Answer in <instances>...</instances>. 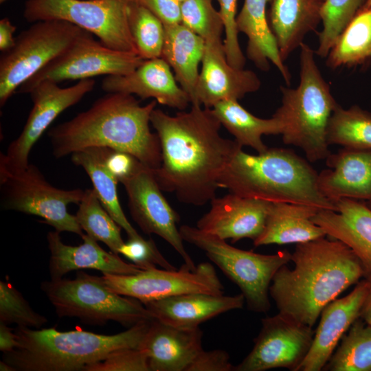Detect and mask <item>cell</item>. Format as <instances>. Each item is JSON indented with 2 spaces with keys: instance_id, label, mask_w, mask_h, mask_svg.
Returning a JSON list of instances; mask_svg holds the SVG:
<instances>
[{
  "instance_id": "6da1fadb",
  "label": "cell",
  "mask_w": 371,
  "mask_h": 371,
  "mask_svg": "<svg viewBox=\"0 0 371 371\" xmlns=\"http://www.w3.org/2000/svg\"><path fill=\"white\" fill-rule=\"evenodd\" d=\"M150 124L158 135L161 164L153 170L162 191L181 203L203 205L216 196L218 179L235 153L243 148L224 138L212 108L191 104L170 115L155 109Z\"/></svg>"
},
{
  "instance_id": "7a4b0ae2",
  "label": "cell",
  "mask_w": 371,
  "mask_h": 371,
  "mask_svg": "<svg viewBox=\"0 0 371 371\" xmlns=\"http://www.w3.org/2000/svg\"><path fill=\"white\" fill-rule=\"evenodd\" d=\"M293 267H281L269 295L279 313L313 327L323 308L364 277L361 263L344 243L325 237L296 244Z\"/></svg>"
},
{
  "instance_id": "3957f363",
  "label": "cell",
  "mask_w": 371,
  "mask_h": 371,
  "mask_svg": "<svg viewBox=\"0 0 371 371\" xmlns=\"http://www.w3.org/2000/svg\"><path fill=\"white\" fill-rule=\"evenodd\" d=\"M157 102L142 106L133 95L107 93L89 109L48 131L52 155L60 159L91 146L131 154L146 166L161 164L159 139L150 128Z\"/></svg>"
},
{
  "instance_id": "277c9868",
  "label": "cell",
  "mask_w": 371,
  "mask_h": 371,
  "mask_svg": "<svg viewBox=\"0 0 371 371\" xmlns=\"http://www.w3.org/2000/svg\"><path fill=\"white\" fill-rule=\"evenodd\" d=\"M317 175L292 150L268 148L255 155L240 148L222 172L218 185L245 197L336 211L335 204L319 190Z\"/></svg>"
},
{
  "instance_id": "5b68a950",
  "label": "cell",
  "mask_w": 371,
  "mask_h": 371,
  "mask_svg": "<svg viewBox=\"0 0 371 371\" xmlns=\"http://www.w3.org/2000/svg\"><path fill=\"white\" fill-rule=\"evenodd\" d=\"M151 321L114 335L17 326L14 331L18 346L3 353V360L14 371H85L115 350L139 348Z\"/></svg>"
},
{
  "instance_id": "8992f818",
  "label": "cell",
  "mask_w": 371,
  "mask_h": 371,
  "mask_svg": "<svg viewBox=\"0 0 371 371\" xmlns=\"http://www.w3.org/2000/svg\"><path fill=\"white\" fill-rule=\"evenodd\" d=\"M300 47L299 85L280 87L282 104L273 116L282 124L283 142L300 148L307 160L315 162L331 153L327 131L338 104L316 64L315 52L304 43Z\"/></svg>"
},
{
  "instance_id": "52a82bcc",
  "label": "cell",
  "mask_w": 371,
  "mask_h": 371,
  "mask_svg": "<svg viewBox=\"0 0 371 371\" xmlns=\"http://www.w3.org/2000/svg\"><path fill=\"white\" fill-rule=\"evenodd\" d=\"M41 289L59 317H76L89 325L113 321L128 327L153 319L144 304L112 291L101 277L83 271L72 280L43 281Z\"/></svg>"
},
{
  "instance_id": "ba28073f",
  "label": "cell",
  "mask_w": 371,
  "mask_h": 371,
  "mask_svg": "<svg viewBox=\"0 0 371 371\" xmlns=\"http://www.w3.org/2000/svg\"><path fill=\"white\" fill-rule=\"evenodd\" d=\"M184 241L202 250L241 291L249 310L267 313L271 308L269 287L278 270L287 265L291 253L261 254L234 247L225 240L188 225L179 227Z\"/></svg>"
},
{
  "instance_id": "9c48e42d",
  "label": "cell",
  "mask_w": 371,
  "mask_h": 371,
  "mask_svg": "<svg viewBox=\"0 0 371 371\" xmlns=\"http://www.w3.org/2000/svg\"><path fill=\"white\" fill-rule=\"evenodd\" d=\"M86 31L63 20L40 21L22 31L0 58V106L25 81L65 52Z\"/></svg>"
},
{
  "instance_id": "30bf717a",
  "label": "cell",
  "mask_w": 371,
  "mask_h": 371,
  "mask_svg": "<svg viewBox=\"0 0 371 371\" xmlns=\"http://www.w3.org/2000/svg\"><path fill=\"white\" fill-rule=\"evenodd\" d=\"M0 191L2 209L39 216L60 233L84 234L76 216L68 212L67 207L72 203L78 205L85 190L54 187L37 166L29 164L17 172L0 170Z\"/></svg>"
},
{
  "instance_id": "8fae6325",
  "label": "cell",
  "mask_w": 371,
  "mask_h": 371,
  "mask_svg": "<svg viewBox=\"0 0 371 371\" xmlns=\"http://www.w3.org/2000/svg\"><path fill=\"white\" fill-rule=\"evenodd\" d=\"M131 1L27 0L23 16L30 23L52 19L65 21L96 36L109 48L137 54L128 23Z\"/></svg>"
},
{
  "instance_id": "7c38bea8",
  "label": "cell",
  "mask_w": 371,
  "mask_h": 371,
  "mask_svg": "<svg viewBox=\"0 0 371 371\" xmlns=\"http://www.w3.org/2000/svg\"><path fill=\"white\" fill-rule=\"evenodd\" d=\"M144 59L137 54L115 50L97 41L87 32L69 49L23 83L17 93H28L42 81L59 83L93 76L126 75L138 67Z\"/></svg>"
},
{
  "instance_id": "4fadbf2b",
  "label": "cell",
  "mask_w": 371,
  "mask_h": 371,
  "mask_svg": "<svg viewBox=\"0 0 371 371\" xmlns=\"http://www.w3.org/2000/svg\"><path fill=\"white\" fill-rule=\"evenodd\" d=\"M101 278L112 291L144 304L186 293L224 294V286L210 262H201L194 269L183 263L179 269L155 268L131 275L102 273Z\"/></svg>"
},
{
  "instance_id": "5bb4252c",
  "label": "cell",
  "mask_w": 371,
  "mask_h": 371,
  "mask_svg": "<svg viewBox=\"0 0 371 371\" xmlns=\"http://www.w3.org/2000/svg\"><path fill=\"white\" fill-rule=\"evenodd\" d=\"M95 84L93 79L87 78L62 88L46 80L32 88L28 93L32 109L20 135L8 145L5 153H0V170L14 172L25 168L34 145L44 132L62 112L91 92Z\"/></svg>"
},
{
  "instance_id": "9a60e30c",
  "label": "cell",
  "mask_w": 371,
  "mask_h": 371,
  "mask_svg": "<svg viewBox=\"0 0 371 371\" xmlns=\"http://www.w3.org/2000/svg\"><path fill=\"white\" fill-rule=\"evenodd\" d=\"M250 352L234 371H265L286 368L296 371L311 347L315 330L278 313L261 321Z\"/></svg>"
},
{
  "instance_id": "2e32d148",
  "label": "cell",
  "mask_w": 371,
  "mask_h": 371,
  "mask_svg": "<svg viewBox=\"0 0 371 371\" xmlns=\"http://www.w3.org/2000/svg\"><path fill=\"white\" fill-rule=\"evenodd\" d=\"M128 198L131 217L142 231L166 241L190 269L196 267L183 245L178 214L164 197L153 170L139 163L135 172L121 182Z\"/></svg>"
},
{
  "instance_id": "e0dca14e",
  "label": "cell",
  "mask_w": 371,
  "mask_h": 371,
  "mask_svg": "<svg viewBox=\"0 0 371 371\" xmlns=\"http://www.w3.org/2000/svg\"><path fill=\"white\" fill-rule=\"evenodd\" d=\"M221 35L205 39L201 70L191 104L212 108L224 100H238L260 87V80L254 71L235 68L229 63Z\"/></svg>"
},
{
  "instance_id": "ac0fdd59",
  "label": "cell",
  "mask_w": 371,
  "mask_h": 371,
  "mask_svg": "<svg viewBox=\"0 0 371 371\" xmlns=\"http://www.w3.org/2000/svg\"><path fill=\"white\" fill-rule=\"evenodd\" d=\"M271 202L230 192L210 201V209L196 223L200 230L236 243L255 240L262 232Z\"/></svg>"
},
{
  "instance_id": "d6986e66",
  "label": "cell",
  "mask_w": 371,
  "mask_h": 371,
  "mask_svg": "<svg viewBox=\"0 0 371 371\" xmlns=\"http://www.w3.org/2000/svg\"><path fill=\"white\" fill-rule=\"evenodd\" d=\"M368 280L358 282L347 295L335 299L322 311L310 350L296 371H320L350 326L360 317Z\"/></svg>"
},
{
  "instance_id": "ffe728a7",
  "label": "cell",
  "mask_w": 371,
  "mask_h": 371,
  "mask_svg": "<svg viewBox=\"0 0 371 371\" xmlns=\"http://www.w3.org/2000/svg\"><path fill=\"white\" fill-rule=\"evenodd\" d=\"M170 68L161 57L144 60L128 74L107 76L102 80L101 88L106 93L153 98L161 105L183 111L190 103V98L177 84Z\"/></svg>"
},
{
  "instance_id": "44dd1931",
  "label": "cell",
  "mask_w": 371,
  "mask_h": 371,
  "mask_svg": "<svg viewBox=\"0 0 371 371\" xmlns=\"http://www.w3.org/2000/svg\"><path fill=\"white\" fill-rule=\"evenodd\" d=\"M328 169L317 175L319 190L335 203L341 199H371V149L343 147L326 159Z\"/></svg>"
},
{
  "instance_id": "7402d4cb",
  "label": "cell",
  "mask_w": 371,
  "mask_h": 371,
  "mask_svg": "<svg viewBox=\"0 0 371 371\" xmlns=\"http://www.w3.org/2000/svg\"><path fill=\"white\" fill-rule=\"evenodd\" d=\"M199 327L181 328L153 319L139 347L150 371H188L203 350Z\"/></svg>"
},
{
  "instance_id": "603a6c76",
  "label": "cell",
  "mask_w": 371,
  "mask_h": 371,
  "mask_svg": "<svg viewBox=\"0 0 371 371\" xmlns=\"http://www.w3.org/2000/svg\"><path fill=\"white\" fill-rule=\"evenodd\" d=\"M337 210H319L312 221L326 236L346 245L360 260L364 278H371V209L366 201L341 199Z\"/></svg>"
},
{
  "instance_id": "cb8c5ba5",
  "label": "cell",
  "mask_w": 371,
  "mask_h": 371,
  "mask_svg": "<svg viewBox=\"0 0 371 371\" xmlns=\"http://www.w3.org/2000/svg\"><path fill=\"white\" fill-rule=\"evenodd\" d=\"M81 238V245L72 246L63 243L60 232L55 230L47 234L51 279H60L70 271L81 269L118 275L135 274L142 271L137 265L124 262L118 254L107 252L87 234Z\"/></svg>"
},
{
  "instance_id": "d4e9b609",
  "label": "cell",
  "mask_w": 371,
  "mask_h": 371,
  "mask_svg": "<svg viewBox=\"0 0 371 371\" xmlns=\"http://www.w3.org/2000/svg\"><path fill=\"white\" fill-rule=\"evenodd\" d=\"M242 293L235 295L191 293L144 304L153 319L176 327L194 328L225 312L242 308Z\"/></svg>"
},
{
  "instance_id": "484cf974",
  "label": "cell",
  "mask_w": 371,
  "mask_h": 371,
  "mask_svg": "<svg viewBox=\"0 0 371 371\" xmlns=\"http://www.w3.org/2000/svg\"><path fill=\"white\" fill-rule=\"evenodd\" d=\"M269 27L284 62L322 22L324 0H271Z\"/></svg>"
},
{
  "instance_id": "4316f807",
  "label": "cell",
  "mask_w": 371,
  "mask_h": 371,
  "mask_svg": "<svg viewBox=\"0 0 371 371\" xmlns=\"http://www.w3.org/2000/svg\"><path fill=\"white\" fill-rule=\"evenodd\" d=\"M319 210L306 205L271 203L264 229L254 245L299 244L326 237L324 229L312 221Z\"/></svg>"
},
{
  "instance_id": "83f0119b",
  "label": "cell",
  "mask_w": 371,
  "mask_h": 371,
  "mask_svg": "<svg viewBox=\"0 0 371 371\" xmlns=\"http://www.w3.org/2000/svg\"><path fill=\"white\" fill-rule=\"evenodd\" d=\"M271 1V0H244L242 9L236 16V26L238 32L247 36V58L262 71L269 69L270 63L273 64L289 86L291 75L288 67L281 59L267 17V5Z\"/></svg>"
},
{
  "instance_id": "f1b7e54d",
  "label": "cell",
  "mask_w": 371,
  "mask_h": 371,
  "mask_svg": "<svg viewBox=\"0 0 371 371\" xmlns=\"http://www.w3.org/2000/svg\"><path fill=\"white\" fill-rule=\"evenodd\" d=\"M162 58L173 69L177 81L188 94L190 103L194 95L199 78L205 40L184 25L176 23L164 25Z\"/></svg>"
},
{
  "instance_id": "f546056e",
  "label": "cell",
  "mask_w": 371,
  "mask_h": 371,
  "mask_svg": "<svg viewBox=\"0 0 371 371\" xmlns=\"http://www.w3.org/2000/svg\"><path fill=\"white\" fill-rule=\"evenodd\" d=\"M113 150L105 146L87 147L73 153L71 159L87 172L101 203L128 237H139L122 209L117 192L118 181L107 166V159Z\"/></svg>"
},
{
  "instance_id": "4dcf8cb0",
  "label": "cell",
  "mask_w": 371,
  "mask_h": 371,
  "mask_svg": "<svg viewBox=\"0 0 371 371\" xmlns=\"http://www.w3.org/2000/svg\"><path fill=\"white\" fill-rule=\"evenodd\" d=\"M212 109L221 125L241 146H249L258 153L268 149L262 142V135H281L282 132V124L278 118L258 117L243 107L238 100H224Z\"/></svg>"
},
{
  "instance_id": "1f68e13d",
  "label": "cell",
  "mask_w": 371,
  "mask_h": 371,
  "mask_svg": "<svg viewBox=\"0 0 371 371\" xmlns=\"http://www.w3.org/2000/svg\"><path fill=\"white\" fill-rule=\"evenodd\" d=\"M328 67L371 64V8L363 6L349 22L330 50Z\"/></svg>"
},
{
  "instance_id": "d6a6232c",
  "label": "cell",
  "mask_w": 371,
  "mask_h": 371,
  "mask_svg": "<svg viewBox=\"0 0 371 371\" xmlns=\"http://www.w3.org/2000/svg\"><path fill=\"white\" fill-rule=\"evenodd\" d=\"M329 145L371 149V113L358 105L344 109L337 104L327 131Z\"/></svg>"
},
{
  "instance_id": "836d02e7",
  "label": "cell",
  "mask_w": 371,
  "mask_h": 371,
  "mask_svg": "<svg viewBox=\"0 0 371 371\" xmlns=\"http://www.w3.org/2000/svg\"><path fill=\"white\" fill-rule=\"evenodd\" d=\"M341 341L323 370L371 371V325L359 317Z\"/></svg>"
},
{
  "instance_id": "e575fe53",
  "label": "cell",
  "mask_w": 371,
  "mask_h": 371,
  "mask_svg": "<svg viewBox=\"0 0 371 371\" xmlns=\"http://www.w3.org/2000/svg\"><path fill=\"white\" fill-rule=\"evenodd\" d=\"M78 205L75 216L82 229L118 254L120 247L124 243L121 236L122 227L104 207L93 188L85 190Z\"/></svg>"
},
{
  "instance_id": "d590c367",
  "label": "cell",
  "mask_w": 371,
  "mask_h": 371,
  "mask_svg": "<svg viewBox=\"0 0 371 371\" xmlns=\"http://www.w3.org/2000/svg\"><path fill=\"white\" fill-rule=\"evenodd\" d=\"M128 23L138 55L144 60L160 58L165 34L161 21L146 7L131 0Z\"/></svg>"
},
{
  "instance_id": "8d00e7d4",
  "label": "cell",
  "mask_w": 371,
  "mask_h": 371,
  "mask_svg": "<svg viewBox=\"0 0 371 371\" xmlns=\"http://www.w3.org/2000/svg\"><path fill=\"white\" fill-rule=\"evenodd\" d=\"M367 0H324L322 10V29L315 54L326 58L339 36Z\"/></svg>"
},
{
  "instance_id": "74e56055",
  "label": "cell",
  "mask_w": 371,
  "mask_h": 371,
  "mask_svg": "<svg viewBox=\"0 0 371 371\" xmlns=\"http://www.w3.org/2000/svg\"><path fill=\"white\" fill-rule=\"evenodd\" d=\"M47 319L34 311L22 294L8 281H0V323L40 328Z\"/></svg>"
},
{
  "instance_id": "f35d334b",
  "label": "cell",
  "mask_w": 371,
  "mask_h": 371,
  "mask_svg": "<svg viewBox=\"0 0 371 371\" xmlns=\"http://www.w3.org/2000/svg\"><path fill=\"white\" fill-rule=\"evenodd\" d=\"M181 23L204 40L224 32L222 16L214 8L212 0H183L181 2Z\"/></svg>"
},
{
  "instance_id": "ab89813d",
  "label": "cell",
  "mask_w": 371,
  "mask_h": 371,
  "mask_svg": "<svg viewBox=\"0 0 371 371\" xmlns=\"http://www.w3.org/2000/svg\"><path fill=\"white\" fill-rule=\"evenodd\" d=\"M118 254H122L142 270L157 267L165 269H177L161 254L151 238L144 239L141 236L128 238L120 247Z\"/></svg>"
},
{
  "instance_id": "60d3db41",
  "label": "cell",
  "mask_w": 371,
  "mask_h": 371,
  "mask_svg": "<svg viewBox=\"0 0 371 371\" xmlns=\"http://www.w3.org/2000/svg\"><path fill=\"white\" fill-rule=\"evenodd\" d=\"M224 25L225 51L229 63L234 67L243 69L246 62L240 48L236 26L237 0H216Z\"/></svg>"
},
{
  "instance_id": "b9f144b4",
  "label": "cell",
  "mask_w": 371,
  "mask_h": 371,
  "mask_svg": "<svg viewBox=\"0 0 371 371\" xmlns=\"http://www.w3.org/2000/svg\"><path fill=\"white\" fill-rule=\"evenodd\" d=\"M85 371H150L148 359L139 348H122L104 359L87 366Z\"/></svg>"
},
{
  "instance_id": "7bdbcfd3",
  "label": "cell",
  "mask_w": 371,
  "mask_h": 371,
  "mask_svg": "<svg viewBox=\"0 0 371 371\" xmlns=\"http://www.w3.org/2000/svg\"><path fill=\"white\" fill-rule=\"evenodd\" d=\"M229 354L223 350L205 351L195 357L188 371H234Z\"/></svg>"
},
{
  "instance_id": "ee69618b",
  "label": "cell",
  "mask_w": 371,
  "mask_h": 371,
  "mask_svg": "<svg viewBox=\"0 0 371 371\" xmlns=\"http://www.w3.org/2000/svg\"><path fill=\"white\" fill-rule=\"evenodd\" d=\"M156 16L164 25L181 22V3L178 0H135Z\"/></svg>"
},
{
  "instance_id": "f6af8a7d",
  "label": "cell",
  "mask_w": 371,
  "mask_h": 371,
  "mask_svg": "<svg viewBox=\"0 0 371 371\" xmlns=\"http://www.w3.org/2000/svg\"><path fill=\"white\" fill-rule=\"evenodd\" d=\"M140 161L127 153L113 150L107 159V166L111 172L122 182L137 169Z\"/></svg>"
},
{
  "instance_id": "bcb514c9",
  "label": "cell",
  "mask_w": 371,
  "mask_h": 371,
  "mask_svg": "<svg viewBox=\"0 0 371 371\" xmlns=\"http://www.w3.org/2000/svg\"><path fill=\"white\" fill-rule=\"evenodd\" d=\"M16 27L8 18H3L0 20V50L5 52L10 49L15 43L14 33Z\"/></svg>"
},
{
  "instance_id": "7dc6e473",
  "label": "cell",
  "mask_w": 371,
  "mask_h": 371,
  "mask_svg": "<svg viewBox=\"0 0 371 371\" xmlns=\"http://www.w3.org/2000/svg\"><path fill=\"white\" fill-rule=\"evenodd\" d=\"M18 346L16 334L8 325L0 323V350L3 353L12 352Z\"/></svg>"
},
{
  "instance_id": "c3c4849f",
  "label": "cell",
  "mask_w": 371,
  "mask_h": 371,
  "mask_svg": "<svg viewBox=\"0 0 371 371\" xmlns=\"http://www.w3.org/2000/svg\"><path fill=\"white\" fill-rule=\"evenodd\" d=\"M366 279L368 280V290L361 311L360 317L371 325V278Z\"/></svg>"
},
{
  "instance_id": "681fc988",
  "label": "cell",
  "mask_w": 371,
  "mask_h": 371,
  "mask_svg": "<svg viewBox=\"0 0 371 371\" xmlns=\"http://www.w3.org/2000/svg\"><path fill=\"white\" fill-rule=\"evenodd\" d=\"M0 370L1 371H14V368L5 361H0Z\"/></svg>"
},
{
  "instance_id": "f907efd6",
  "label": "cell",
  "mask_w": 371,
  "mask_h": 371,
  "mask_svg": "<svg viewBox=\"0 0 371 371\" xmlns=\"http://www.w3.org/2000/svg\"><path fill=\"white\" fill-rule=\"evenodd\" d=\"M364 6L371 8V0H367Z\"/></svg>"
},
{
  "instance_id": "816d5d0a",
  "label": "cell",
  "mask_w": 371,
  "mask_h": 371,
  "mask_svg": "<svg viewBox=\"0 0 371 371\" xmlns=\"http://www.w3.org/2000/svg\"><path fill=\"white\" fill-rule=\"evenodd\" d=\"M366 203L371 209V199L370 200L366 201Z\"/></svg>"
},
{
  "instance_id": "f5cc1de1",
  "label": "cell",
  "mask_w": 371,
  "mask_h": 371,
  "mask_svg": "<svg viewBox=\"0 0 371 371\" xmlns=\"http://www.w3.org/2000/svg\"><path fill=\"white\" fill-rule=\"evenodd\" d=\"M8 0H0V3H3Z\"/></svg>"
},
{
  "instance_id": "db71d44e",
  "label": "cell",
  "mask_w": 371,
  "mask_h": 371,
  "mask_svg": "<svg viewBox=\"0 0 371 371\" xmlns=\"http://www.w3.org/2000/svg\"><path fill=\"white\" fill-rule=\"evenodd\" d=\"M178 1L181 3V2L183 1V0H178Z\"/></svg>"
}]
</instances>
